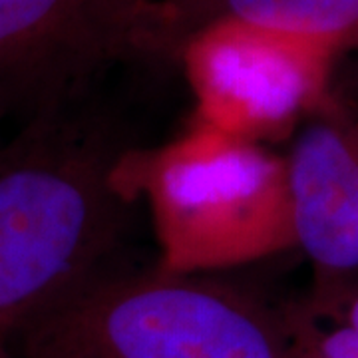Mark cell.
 Listing matches in <instances>:
<instances>
[{
	"label": "cell",
	"mask_w": 358,
	"mask_h": 358,
	"mask_svg": "<svg viewBox=\"0 0 358 358\" xmlns=\"http://www.w3.org/2000/svg\"><path fill=\"white\" fill-rule=\"evenodd\" d=\"M124 221L115 162L68 110L0 145V341L103 281Z\"/></svg>",
	"instance_id": "obj_1"
},
{
	"label": "cell",
	"mask_w": 358,
	"mask_h": 358,
	"mask_svg": "<svg viewBox=\"0 0 358 358\" xmlns=\"http://www.w3.org/2000/svg\"><path fill=\"white\" fill-rule=\"evenodd\" d=\"M24 358H293L287 324L183 281L103 279L16 334Z\"/></svg>",
	"instance_id": "obj_2"
},
{
	"label": "cell",
	"mask_w": 358,
	"mask_h": 358,
	"mask_svg": "<svg viewBox=\"0 0 358 358\" xmlns=\"http://www.w3.org/2000/svg\"><path fill=\"white\" fill-rule=\"evenodd\" d=\"M157 24L150 0H0V122L66 112L90 78Z\"/></svg>",
	"instance_id": "obj_3"
},
{
	"label": "cell",
	"mask_w": 358,
	"mask_h": 358,
	"mask_svg": "<svg viewBox=\"0 0 358 358\" xmlns=\"http://www.w3.org/2000/svg\"><path fill=\"white\" fill-rule=\"evenodd\" d=\"M291 235L324 275L358 268V126L319 120L285 167Z\"/></svg>",
	"instance_id": "obj_4"
},
{
	"label": "cell",
	"mask_w": 358,
	"mask_h": 358,
	"mask_svg": "<svg viewBox=\"0 0 358 358\" xmlns=\"http://www.w3.org/2000/svg\"><path fill=\"white\" fill-rule=\"evenodd\" d=\"M201 22L235 24L334 50L358 34V0H211Z\"/></svg>",
	"instance_id": "obj_5"
},
{
	"label": "cell",
	"mask_w": 358,
	"mask_h": 358,
	"mask_svg": "<svg viewBox=\"0 0 358 358\" xmlns=\"http://www.w3.org/2000/svg\"><path fill=\"white\" fill-rule=\"evenodd\" d=\"M303 308L287 331L294 352L319 358H358V282L343 285L338 275Z\"/></svg>",
	"instance_id": "obj_6"
},
{
	"label": "cell",
	"mask_w": 358,
	"mask_h": 358,
	"mask_svg": "<svg viewBox=\"0 0 358 358\" xmlns=\"http://www.w3.org/2000/svg\"><path fill=\"white\" fill-rule=\"evenodd\" d=\"M155 13H162L164 28H178L195 26V22L203 20L205 10L211 4V0H150Z\"/></svg>",
	"instance_id": "obj_7"
},
{
	"label": "cell",
	"mask_w": 358,
	"mask_h": 358,
	"mask_svg": "<svg viewBox=\"0 0 358 358\" xmlns=\"http://www.w3.org/2000/svg\"><path fill=\"white\" fill-rule=\"evenodd\" d=\"M293 358H319V357H313V355H305V352H294Z\"/></svg>",
	"instance_id": "obj_8"
},
{
	"label": "cell",
	"mask_w": 358,
	"mask_h": 358,
	"mask_svg": "<svg viewBox=\"0 0 358 358\" xmlns=\"http://www.w3.org/2000/svg\"><path fill=\"white\" fill-rule=\"evenodd\" d=\"M0 358H10V357H8V352L4 350V345H2V341H0Z\"/></svg>",
	"instance_id": "obj_9"
},
{
	"label": "cell",
	"mask_w": 358,
	"mask_h": 358,
	"mask_svg": "<svg viewBox=\"0 0 358 358\" xmlns=\"http://www.w3.org/2000/svg\"><path fill=\"white\" fill-rule=\"evenodd\" d=\"M0 124H2V122H0Z\"/></svg>",
	"instance_id": "obj_10"
}]
</instances>
